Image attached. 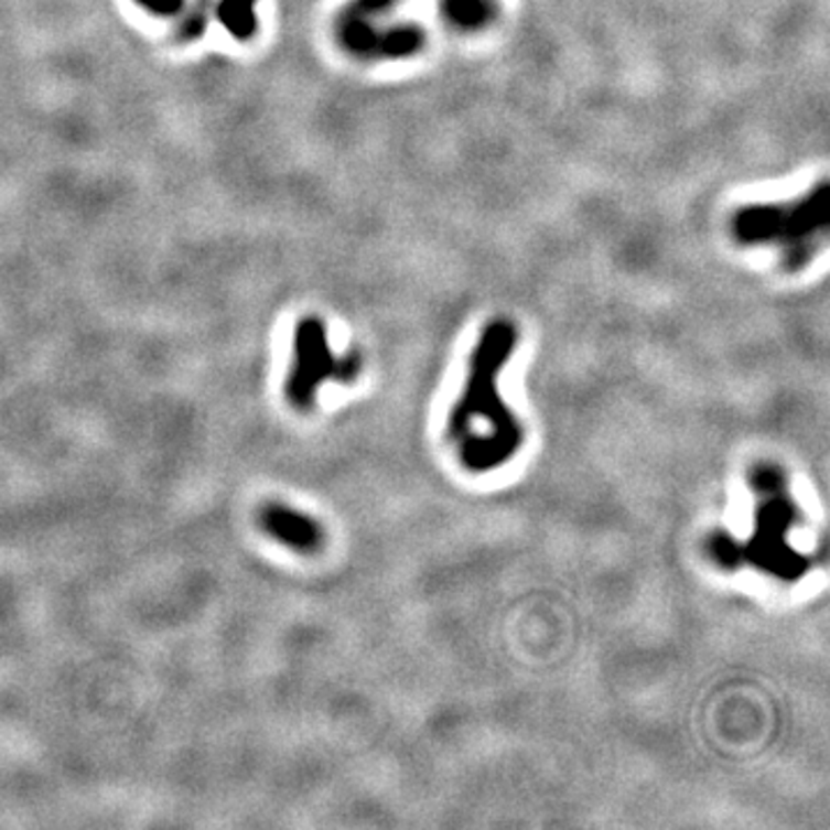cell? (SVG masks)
I'll use <instances>...</instances> for the list:
<instances>
[{
  "mask_svg": "<svg viewBox=\"0 0 830 830\" xmlns=\"http://www.w3.org/2000/svg\"><path fill=\"white\" fill-rule=\"evenodd\" d=\"M759 494L764 503L757 513V531L745 547V559L783 580H796L808 568V561L787 545V531L796 521V506L785 494V485Z\"/></svg>",
  "mask_w": 830,
  "mask_h": 830,
  "instance_id": "4",
  "label": "cell"
},
{
  "mask_svg": "<svg viewBox=\"0 0 830 830\" xmlns=\"http://www.w3.org/2000/svg\"><path fill=\"white\" fill-rule=\"evenodd\" d=\"M828 234V185L783 204L743 206L732 217V236L741 245L777 247L789 270L808 266Z\"/></svg>",
  "mask_w": 830,
  "mask_h": 830,
  "instance_id": "2",
  "label": "cell"
},
{
  "mask_svg": "<svg viewBox=\"0 0 830 830\" xmlns=\"http://www.w3.org/2000/svg\"><path fill=\"white\" fill-rule=\"evenodd\" d=\"M441 10L460 29L485 26L494 12V0H441Z\"/></svg>",
  "mask_w": 830,
  "mask_h": 830,
  "instance_id": "6",
  "label": "cell"
},
{
  "mask_svg": "<svg viewBox=\"0 0 830 830\" xmlns=\"http://www.w3.org/2000/svg\"><path fill=\"white\" fill-rule=\"evenodd\" d=\"M709 553L718 565L726 570H734L745 561V547L729 533H713L709 540Z\"/></svg>",
  "mask_w": 830,
  "mask_h": 830,
  "instance_id": "7",
  "label": "cell"
},
{
  "mask_svg": "<svg viewBox=\"0 0 830 830\" xmlns=\"http://www.w3.org/2000/svg\"><path fill=\"white\" fill-rule=\"evenodd\" d=\"M515 344L517 331L510 321L487 325L473 351L464 397L450 416V439L460 448L462 464L473 473L503 466L524 441L521 424L503 405L496 386Z\"/></svg>",
  "mask_w": 830,
  "mask_h": 830,
  "instance_id": "1",
  "label": "cell"
},
{
  "mask_svg": "<svg viewBox=\"0 0 830 830\" xmlns=\"http://www.w3.org/2000/svg\"><path fill=\"white\" fill-rule=\"evenodd\" d=\"M259 521L268 536L303 553L316 551L325 540L323 528L316 519L282 506V503H268V506H263Z\"/></svg>",
  "mask_w": 830,
  "mask_h": 830,
  "instance_id": "5",
  "label": "cell"
},
{
  "mask_svg": "<svg viewBox=\"0 0 830 830\" xmlns=\"http://www.w3.org/2000/svg\"><path fill=\"white\" fill-rule=\"evenodd\" d=\"M360 371L358 356L335 358L325 339L323 323L303 321L295 333V360L287 381V397L300 411H310L323 381H354Z\"/></svg>",
  "mask_w": 830,
  "mask_h": 830,
  "instance_id": "3",
  "label": "cell"
}]
</instances>
